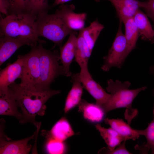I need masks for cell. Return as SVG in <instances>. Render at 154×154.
I'll return each mask as SVG.
<instances>
[{"mask_svg": "<svg viewBox=\"0 0 154 154\" xmlns=\"http://www.w3.org/2000/svg\"><path fill=\"white\" fill-rule=\"evenodd\" d=\"M9 87L12 91L18 107L22 111L23 120L22 124L30 123L37 127L41 123L37 122V115L42 116L45 113L46 102L52 96L58 94L61 90L50 89L37 90L29 89L15 82Z\"/></svg>", "mask_w": 154, "mask_h": 154, "instance_id": "cell-1", "label": "cell"}, {"mask_svg": "<svg viewBox=\"0 0 154 154\" xmlns=\"http://www.w3.org/2000/svg\"><path fill=\"white\" fill-rule=\"evenodd\" d=\"M107 84L106 90L110 93V96L102 107L106 114L115 109L125 108V118L130 125L138 114L137 110L132 107L133 102L139 93L145 90L147 87L143 86L136 89H129L131 83L129 81L122 83L118 80L114 81L111 79L108 80Z\"/></svg>", "mask_w": 154, "mask_h": 154, "instance_id": "cell-2", "label": "cell"}, {"mask_svg": "<svg viewBox=\"0 0 154 154\" xmlns=\"http://www.w3.org/2000/svg\"><path fill=\"white\" fill-rule=\"evenodd\" d=\"M37 16L30 12L12 14L2 18L0 22L1 36L30 40L39 43L45 41L38 38L36 32Z\"/></svg>", "mask_w": 154, "mask_h": 154, "instance_id": "cell-3", "label": "cell"}, {"mask_svg": "<svg viewBox=\"0 0 154 154\" xmlns=\"http://www.w3.org/2000/svg\"><path fill=\"white\" fill-rule=\"evenodd\" d=\"M37 35L52 41L60 47L65 38L73 32L56 13L44 12L38 15L36 21Z\"/></svg>", "mask_w": 154, "mask_h": 154, "instance_id": "cell-4", "label": "cell"}, {"mask_svg": "<svg viewBox=\"0 0 154 154\" xmlns=\"http://www.w3.org/2000/svg\"><path fill=\"white\" fill-rule=\"evenodd\" d=\"M42 44L38 45L40 72L38 89L46 90L50 89V85L55 79L60 75L64 76V73L59 63L60 54L58 51L46 49Z\"/></svg>", "mask_w": 154, "mask_h": 154, "instance_id": "cell-5", "label": "cell"}, {"mask_svg": "<svg viewBox=\"0 0 154 154\" xmlns=\"http://www.w3.org/2000/svg\"><path fill=\"white\" fill-rule=\"evenodd\" d=\"M23 59L22 72L20 85L25 87L38 90L40 65L38 45L32 47L28 53L21 55Z\"/></svg>", "mask_w": 154, "mask_h": 154, "instance_id": "cell-6", "label": "cell"}, {"mask_svg": "<svg viewBox=\"0 0 154 154\" xmlns=\"http://www.w3.org/2000/svg\"><path fill=\"white\" fill-rule=\"evenodd\" d=\"M122 22L120 24L112 45L107 55L103 57L104 63L101 67L104 71H109L114 67L120 68L128 56L127 46L124 34L121 28Z\"/></svg>", "mask_w": 154, "mask_h": 154, "instance_id": "cell-7", "label": "cell"}, {"mask_svg": "<svg viewBox=\"0 0 154 154\" xmlns=\"http://www.w3.org/2000/svg\"><path fill=\"white\" fill-rule=\"evenodd\" d=\"M79 76L84 88L95 99L96 104L101 106L106 102L110 94L93 79L88 69H81Z\"/></svg>", "mask_w": 154, "mask_h": 154, "instance_id": "cell-8", "label": "cell"}, {"mask_svg": "<svg viewBox=\"0 0 154 154\" xmlns=\"http://www.w3.org/2000/svg\"><path fill=\"white\" fill-rule=\"evenodd\" d=\"M74 5H62L55 13L63 20L71 30H81L84 28L87 15L86 13H76L74 11Z\"/></svg>", "mask_w": 154, "mask_h": 154, "instance_id": "cell-9", "label": "cell"}, {"mask_svg": "<svg viewBox=\"0 0 154 154\" xmlns=\"http://www.w3.org/2000/svg\"><path fill=\"white\" fill-rule=\"evenodd\" d=\"M38 43L26 39H19L2 36L0 39V65L9 58L21 46L27 45L31 47Z\"/></svg>", "mask_w": 154, "mask_h": 154, "instance_id": "cell-10", "label": "cell"}, {"mask_svg": "<svg viewBox=\"0 0 154 154\" xmlns=\"http://www.w3.org/2000/svg\"><path fill=\"white\" fill-rule=\"evenodd\" d=\"M0 130V154H29L31 145L28 143L31 139H34L36 133L31 136L24 139L16 140H7L6 137Z\"/></svg>", "mask_w": 154, "mask_h": 154, "instance_id": "cell-11", "label": "cell"}, {"mask_svg": "<svg viewBox=\"0 0 154 154\" xmlns=\"http://www.w3.org/2000/svg\"><path fill=\"white\" fill-rule=\"evenodd\" d=\"M18 106L12 90L8 88L0 89V115L14 117L22 123V114L18 111Z\"/></svg>", "mask_w": 154, "mask_h": 154, "instance_id": "cell-12", "label": "cell"}, {"mask_svg": "<svg viewBox=\"0 0 154 154\" xmlns=\"http://www.w3.org/2000/svg\"><path fill=\"white\" fill-rule=\"evenodd\" d=\"M69 38L63 46L60 47V60L62 64L64 76H71L70 66L75 57L77 46V37L73 31L70 35Z\"/></svg>", "mask_w": 154, "mask_h": 154, "instance_id": "cell-13", "label": "cell"}, {"mask_svg": "<svg viewBox=\"0 0 154 154\" xmlns=\"http://www.w3.org/2000/svg\"><path fill=\"white\" fill-rule=\"evenodd\" d=\"M23 59L21 55H18L17 60L3 69L0 72V89L6 88L20 78L23 70Z\"/></svg>", "mask_w": 154, "mask_h": 154, "instance_id": "cell-14", "label": "cell"}, {"mask_svg": "<svg viewBox=\"0 0 154 154\" xmlns=\"http://www.w3.org/2000/svg\"><path fill=\"white\" fill-rule=\"evenodd\" d=\"M105 123L109 125L111 127L116 131L125 140L132 139L135 140L140 135H143V130H137L132 129L130 125L125 122L121 119H104Z\"/></svg>", "mask_w": 154, "mask_h": 154, "instance_id": "cell-15", "label": "cell"}, {"mask_svg": "<svg viewBox=\"0 0 154 154\" xmlns=\"http://www.w3.org/2000/svg\"><path fill=\"white\" fill-rule=\"evenodd\" d=\"M71 82L72 87L67 96L65 101L64 112L66 113L78 105L81 101L84 88L80 79L79 73L72 74Z\"/></svg>", "mask_w": 154, "mask_h": 154, "instance_id": "cell-16", "label": "cell"}, {"mask_svg": "<svg viewBox=\"0 0 154 154\" xmlns=\"http://www.w3.org/2000/svg\"><path fill=\"white\" fill-rule=\"evenodd\" d=\"M139 36L145 40L154 43V29L151 26L147 15L140 9L133 17Z\"/></svg>", "mask_w": 154, "mask_h": 154, "instance_id": "cell-17", "label": "cell"}, {"mask_svg": "<svg viewBox=\"0 0 154 154\" xmlns=\"http://www.w3.org/2000/svg\"><path fill=\"white\" fill-rule=\"evenodd\" d=\"M78 105V111L83 113L86 119L92 122L99 123L104 119L106 114L101 106L89 103L83 99Z\"/></svg>", "mask_w": 154, "mask_h": 154, "instance_id": "cell-18", "label": "cell"}, {"mask_svg": "<svg viewBox=\"0 0 154 154\" xmlns=\"http://www.w3.org/2000/svg\"><path fill=\"white\" fill-rule=\"evenodd\" d=\"M49 132V138L61 141H63L74 134L69 123L64 117L57 121Z\"/></svg>", "mask_w": 154, "mask_h": 154, "instance_id": "cell-19", "label": "cell"}, {"mask_svg": "<svg viewBox=\"0 0 154 154\" xmlns=\"http://www.w3.org/2000/svg\"><path fill=\"white\" fill-rule=\"evenodd\" d=\"M104 28V25L96 19L91 23L88 27L80 31L92 53L96 41Z\"/></svg>", "mask_w": 154, "mask_h": 154, "instance_id": "cell-20", "label": "cell"}, {"mask_svg": "<svg viewBox=\"0 0 154 154\" xmlns=\"http://www.w3.org/2000/svg\"><path fill=\"white\" fill-rule=\"evenodd\" d=\"M95 126L107 145L108 147L106 149L108 150H113L125 140L122 136L111 127L106 128L98 123Z\"/></svg>", "mask_w": 154, "mask_h": 154, "instance_id": "cell-21", "label": "cell"}, {"mask_svg": "<svg viewBox=\"0 0 154 154\" xmlns=\"http://www.w3.org/2000/svg\"><path fill=\"white\" fill-rule=\"evenodd\" d=\"M91 54L88 45L79 32L77 37L75 58V61L78 64L81 69H88V61Z\"/></svg>", "mask_w": 154, "mask_h": 154, "instance_id": "cell-22", "label": "cell"}, {"mask_svg": "<svg viewBox=\"0 0 154 154\" xmlns=\"http://www.w3.org/2000/svg\"><path fill=\"white\" fill-rule=\"evenodd\" d=\"M125 29L124 36L127 46V56L136 47L137 42L139 36L136 24L133 17L124 21Z\"/></svg>", "mask_w": 154, "mask_h": 154, "instance_id": "cell-23", "label": "cell"}, {"mask_svg": "<svg viewBox=\"0 0 154 154\" xmlns=\"http://www.w3.org/2000/svg\"><path fill=\"white\" fill-rule=\"evenodd\" d=\"M153 119L148 124V127L143 130V135L146 139V142L140 145H136L135 148L139 150L142 154L148 153L149 151L154 154V104L153 110Z\"/></svg>", "mask_w": 154, "mask_h": 154, "instance_id": "cell-24", "label": "cell"}, {"mask_svg": "<svg viewBox=\"0 0 154 154\" xmlns=\"http://www.w3.org/2000/svg\"><path fill=\"white\" fill-rule=\"evenodd\" d=\"M5 0L8 6V15L25 12L31 13L30 0Z\"/></svg>", "mask_w": 154, "mask_h": 154, "instance_id": "cell-25", "label": "cell"}, {"mask_svg": "<svg viewBox=\"0 0 154 154\" xmlns=\"http://www.w3.org/2000/svg\"><path fill=\"white\" fill-rule=\"evenodd\" d=\"M107 0L110 1L114 7L120 21L123 22L126 19L133 17L134 16V14L125 5L124 0Z\"/></svg>", "mask_w": 154, "mask_h": 154, "instance_id": "cell-26", "label": "cell"}, {"mask_svg": "<svg viewBox=\"0 0 154 154\" xmlns=\"http://www.w3.org/2000/svg\"><path fill=\"white\" fill-rule=\"evenodd\" d=\"M47 151L50 154H62L65 152V147L63 141L49 138L46 144Z\"/></svg>", "mask_w": 154, "mask_h": 154, "instance_id": "cell-27", "label": "cell"}, {"mask_svg": "<svg viewBox=\"0 0 154 154\" xmlns=\"http://www.w3.org/2000/svg\"><path fill=\"white\" fill-rule=\"evenodd\" d=\"M48 7L47 0H30V12L37 16L41 13L47 12Z\"/></svg>", "mask_w": 154, "mask_h": 154, "instance_id": "cell-28", "label": "cell"}, {"mask_svg": "<svg viewBox=\"0 0 154 154\" xmlns=\"http://www.w3.org/2000/svg\"><path fill=\"white\" fill-rule=\"evenodd\" d=\"M126 141H124L119 145L112 151H109L107 150L106 148L101 149L99 152L100 153H104L106 154H132L129 152L126 149L125 147V142Z\"/></svg>", "mask_w": 154, "mask_h": 154, "instance_id": "cell-29", "label": "cell"}, {"mask_svg": "<svg viewBox=\"0 0 154 154\" xmlns=\"http://www.w3.org/2000/svg\"><path fill=\"white\" fill-rule=\"evenodd\" d=\"M143 8L154 23V0H148L145 1Z\"/></svg>", "mask_w": 154, "mask_h": 154, "instance_id": "cell-30", "label": "cell"}, {"mask_svg": "<svg viewBox=\"0 0 154 154\" xmlns=\"http://www.w3.org/2000/svg\"><path fill=\"white\" fill-rule=\"evenodd\" d=\"M0 11L6 16L8 15V6L5 0H0Z\"/></svg>", "mask_w": 154, "mask_h": 154, "instance_id": "cell-31", "label": "cell"}, {"mask_svg": "<svg viewBox=\"0 0 154 154\" xmlns=\"http://www.w3.org/2000/svg\"><path fill=\"white\" fill-rule=\"evenodd\" d=\"M71 0H55L53 5H56L59 4H63V3L68 2Z\"/></svg>", "mask_w": 154, "mask_h": 154, "instance_id": "cell-32", "label": "cell"}, {"mask_svg": "<svg viewBox=\"0 0 154 154\" xmlns=\"http://www.w3.org/2000/svg\"><path fill=\"white\" fill-rule=\"evenodd\" d=\"M149 72L151 74L154 73V64L149 68Z\"/></svg>", "mask_w": 154, "mask_h": 154, "instance_id": "cell-33", "label": "cell"}, {"mask_svg": "<svg viewBox=\"0 0 154 154\" xmlns=\"http://www.w3.org/2000/svg\"><path fill=\"white\" fill-rule=\"evenodd\" d=\"M152 74L154 76V73ZM153 96H154V89L153 90Z\"/></svg>", "mask_w": 154, "mask_h": 154, "instance_id": "cell-34", "label": "cell"}]
</instances>
